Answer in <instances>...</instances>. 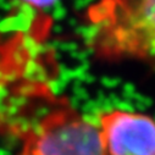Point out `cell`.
Returning <instances> with one entry per match:
<instances>
[{
  "label": "cell",
  "mask_w": 155,
  "mask_h": 155,
  "mask_svg": "<svg viewBox=\"0 0 155 155\" xmlns=\"http://www.w3.org/2000/svg\"><path fill=\"white\" fill-rule=\"evenodd\" d=\"M83 39L99 61L155 71V0H94L83 14Z\"/></svg>",
  "instance_id": "cell-1"
},
{
  "label": "cell",
  "mask_w": 155,
  "mask_h": 155,
  "mask_svg": "<svg viewBox=\"0 0 155 155\" xmlns=\"http://www.w3.org/2000/svg\"><path fill=\"white\" fill-rule=\"evenodd\" d=\"M18 155H105V151L95 122L66 99H56L28 127Z\"/></svg>",
  "instance_id": "cell-2"
},
{
  "label": "cell",
  "mask_w": 155,
  "mask_h": 155,
  "mask_svg": "<svg viewBox=\"0 0 155 155\" xmlns=\"http://www.w3.org/2000/svg\"><path fill=\"white\" fill-rule=\"evenodd\" d=\"M105 155H155V119L127 110L107 109L97 116Z\"/></svg>",
  "instance_id": "cell-3"
},
{
  "label": "cell",
  "mask_w": 155,
  "mask_h": 155,
  "mask_svg": "<svg viewBox=\"0 0 155 155\" xmlns=\"http://www.w3.org/2000/svg\"><path fill=\"white\" fill-rule=\"evenodd\" d=\"M27 4L34 6V8H45V6H49L51 5L55 0H23Z\"/></svg>",
  "instance_id": "cell-4"
}]
</instances>
